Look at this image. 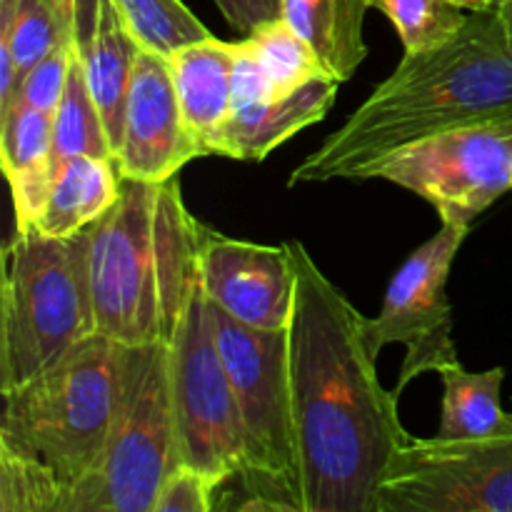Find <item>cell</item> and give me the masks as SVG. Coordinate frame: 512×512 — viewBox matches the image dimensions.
Here are the masks:
<instances>
[{
	"mask_svg": "<svg viewBox=\"0 0 512 512\" xmlns=\"http://www.w3.org/2000/svg\"><path fill=\"white\" fill-rule=\"evenodd\" d=\"M183 120L200 158L223 155V133L233 105L235 43L208 35L168 55Z\"/></svg>",
	"mask_w": 512,
	"mask_h": 512,
	"instance_id": "obj_15",
	"label": "cell"
},
{
	"mask_svg": "<svg viewBox=\"0 0 512 512\" xmlns=\"http://www.w3.org/2000/svg\"><path fill=\"white\" fill-rule=\"evenodd\" d=\"M73 155L115 158L108 130H105L100 110L90 93L88 80H85L78 48L73 50V60H70L65 93L60 98L58 110L53 113V163L58 165Z\"/></svg>",
	"mask_w": 512,
	"mask_h": 512,
	"instance_id": "obj_21",
	"label": "cell"
},
{
	"mask_svg": "<svg viewBox=\"0 0 512 512\" xmlns=\"http://www.w3.org/2000/svg\"><path fill=\"white\" fill-rule=\"evenodd\" d=\"M120 195L115 158L73 155L55 165L48 203L35 228L45 235L68 238L90 228Z\"/></svg>",
	"mask_w": 512,
	"mask_h": 512,
	"instance_id": "obj_18",
	"label": "cell"
},
{
	"mask_svg": "<svg viewBox=\"0 0 512 512\" xmlns=\"http://www.w3.org/2000/svg\"><path fill=\"white\" fill-rule=\"evenodd\" d=\"M245 40L280 93H293L310 80L330 75L308 40L300 38L283 18L258 25Z\"/></svg>",
	"mask_w": 512,
	"mask_h": 512,
	"instance_id": "obj_23",
	"label": "cell"
},
{
	"mask_svg": "<svg viewBox=\"0 0 512 512\" xmlns=\"http://www.w3.org/2000/svg\"><path fill=\"white\" fill-rule=\"evenodd\" d=\"M123 345L95 333L3 395L0 445L55 470L65 490L98 468L120 395Z\"/></svg>",
	"mask_w": 512,
	"mask_h": 512,
	"instance_id": "obj_5",
	"label": "cell"
},
{
	"mask_svg": "<svg viewBox=\"0 0 512 512\" xmlns=\"http://www.w3.org/2000/svg\"><path fill=\"white\" fill-rule=\"evenodd\" d=\"M203 223L178 175L163 183L120 175V195L90 225L98 333L120 345L170 343L200 283Z\"/></svg>",
	"mask_w": 512,
	"mask_h": 512,
	"instance_id": "obj_3",
	"label": "cell"
},
{
	"mask_svg": "<svg viewBox=\"0 0 512 512\" xmlns=\"http://www.w3.org/2000/svg\"><path fill=\"white\" fill-rule=\"evenodd\" d=\"M443 378V415L435 438L440 440H485L512 433V413H505L503 368L470 373L463 363L440 370Z\"/></svg>",
	"mask_w": 512,
	"mask_h": 512,
	"instance_id": "obj_20",
	"label": "cell"
},
{
	"mask_svg": "<svg viewBox=\"0 0 512 512\" xmlns=\"http://www.w3.org/2000/svg\"><path fill=\"white\" fill-rule=\"evenodd\" d=\"M65 485L50 465L0 445V512H60Z\"/></svg>",
	"mask_w": 512,
	"mask_h": 512,
	"instance_id": "obj_26",
	"label": "cell"
},
{
	"mask_svg": "<svg viewBox=\"0 0 512 512\" xmlns=\"http://www.w3.org/2000/svg\"><path fill=\"white\" fill-rule=\"evenodd\" d=\"M73 50L75 43H63L58 45L53 53L45 55L40 63H35L33 68L20 78L18 93H15L13 103L30 105V108H38L43 110V113L53 115L55 110H58L60 98H63L65 85H68Z\"/></svg>",
	"mask_w": 512,
	"mask_h": 512,
	"instance_id": "obj_27",
	"label": "cell"
},
{
	"mask_svg": "<svg viewBox=\"0 0 512 512\" xmlns=\"http://www.w3.org/2000/svg\"><path fill=\"white\" fill-rule=\"evenodd\" d=\"M228 25L250 35L258 25L280 18V0H213Z\"/></svg>",
	"mask_w": 512,
	"mask_h": 512,
	"instance_id": "obj_30",
	"label": "cell"
},
{
	"mask_svg": "<svg viewBox=\"0 0 512 512\" xmlns=\"http://www.w3.org/2000/svg\"><path fill=\"white\" fill-rule=\"evenodd\" d=\"M490 125H495V128L505 130V133L512 135V118H508V120H498V123H490Z\"/></svg>",
	"mask_w": 512,
	"mask_h": 512,
	"instance_id": "obj_33",
	"label": "cell"
},
{
	"mask_svg": "<svg viewBox=\"0 0 512 512\" xmlns=\"http://www.w3.org/2000/svg\"><path fill=\"white\" fill-rule=\"evenodd\" d=\"M140 50L143 45L130 33L123 15L110 0H105L93 35L78 53L83 60L88 88L98 105L105 130H108L113 155L118 153L120 138H123L125 105H128L130 80H133V68Z\"/></svg>",
	"mask_w": 512,
	"mask_h": 512,
	"instance_id": "obj_17",
	"label": "cell"
},
{
	"mask_svg": "<svg viewBox=\"0 0 512 512\" xmlns=\"http://www.w3.org/2000/svg\"><path fill=\"white\" fill-rule=\"evenodd\" d=\"M168 363L180 460L223 485L250 468V443L200 283L168 343Z\"/></svg>",
	"mask_w": 512,
	"mask_h": 512,
	"instance_id": "obj_7",
	"label": "cell"
},
{
	"mask_svg": "<svg viewBox=\"0 0 512 512\" xmlns=\"http://www.w3.org/2000/svg\"><path fill=\"white\" fill-rule=\"evenodd\" d=\"M368 0H280V18L308 40L338 83L353 78L368 55L363 38Z\"/></svg>",
	"mask_w": 512,
	"mask_h": 512,
	"instance_id": "obj_19",
	"label": "cell"
},
{
	"mask_svg": "<svg viewBox=\"0 0 512 512\" xmlns=\"http://www.w3.org/2000/svg\"><path fill=\"white\" fill-rule=\"evenodd\" d=\"M63 43L73 38L45 0H0V45L15 58L20 78Z\"/></svg>",
	"mask_w": 512,
	"mask_h": 512,
	"instance_id": "obj_22",
	"label": "cell"
},
{
	"mask_svg": "<svg viewBox=\"0 0 512 512\" xmlns=\"http://www.w3.org/2000/svg\"><path fill=\"white\" fill-rule=\"evenodd\" d=\"M0 160L10 183L15 228L38 223L53 183V115L13 103L0 110Z\"/></svg>",
	"mask_w": 512,
	"mask_h": 512,
	"instance_id": "obj_16",
	"label": "cell"
},
{
	"mask_svg": "<svg viewBox=\"0 0 512 512\" xmlns=\"http://www.w3.org/2000/svg\"><path fill=\"white\" fill-rule=\"evenodd\" d=\"M180 460L168 343L123 345L120 395L98 468L65 490L60 512H153Z\"/></svg>",
	"mask_w": 512,
	"mask_h": 512,
	"instance_id": "obj_6",
	"label": "cell"
},
{
	"mask_svg": "<svg viewBox=\"0 0 512 512\" xmlns=\"http://www.w3.org/2000/svg\"><path fill=\"white\" fill-rule=\"evenodd\" d=\"M200 285L230 318L260 330H288L295 303L293 250L290 243L225 238L203 225Z\"/></svg>",
	"mask_w": 512,
	"mask_h": 512,
	"instance_id": "obj_12",
	"label": "cell"
},
{
	"mask_svg": "<svg viewBox=\"0 0 512 512\" xmlns=\"http://www.w3.org/2000/svg\"><path fill=\"white\" fill-rule=\"evenodd\" d=\"M338 85V80L325 75L293 93H280L248 40L235 43L233 105L223 133V158L265 160L278 145L328 115Z\"/></svg>",
	"mask_w": 512,
	"mask_h": 512,
	"instance_id": "obj_13",
	"label": "cell"
},
{
	"mask_svg": "<svg viewBox=\"0 0 512 512\" xmlns=\"http://www.w3.org/2000/svg\"><path fill=\"white\" fill-rule=\"evenodd\" d=\"M213 323L215 340L248 433V470L273 475L300 495L290 403L288 330L253 328L230 318L218 305H213Z\"/></svg>",
	"mask_w": 512,
	"mask_h": 512,
	"instance_id": "obj_11",
	"label": "cell"
},
{
	"mask_svg": "<svg viewBox=\"0 0 512 512\" xmlns=\"http://www.w3.org/2000/svg\"><path fill=\"white\" fill-rule=\"evenodd\" d=\"M410 190L443 223L470 225L512 190V135L495 125L445 130L393 150L365 170Z\"/></svg>",
	"mask_w": 512,
	"mask_h": 512,
	"instance_id": "obj_8",
	"label": "cell"
},
{
	"mask_svg": "<svg viewBox=\"0 0 512 512\" xmlns=\"http://www.w3.org/2000/svg\"><path fill=\"white\" fill-rule=\"evenodd\" d=\"M498 15H500V20H503L505 33H508V40L512 45V0H508V3H503V5H498Z\"/></svg>",
	"mask_w": 512,
	"mask_h": 512,
	"instance_id": "obj_31",
	"label": "cell"
},
{
	"mask_svg": "<svg viewBox=\"0 0 512 512\" xmlns=\"http://www.w3.org/2000/svg\"><path fill=\"white\" fill-rule=\"evenodd\" d=\"M470 225L443 223V228L410 253L385 290L375 318L363 320V335L373 358L385 345L403 343L408 355L400 368L398 385L403 390L423 373H440L460 363L453 343V308L448 300V278Z\"/></svg>",
	"mask_w": 512,
	"mask_h": 512,
	"instance_id": "obj_9",
	"label": "cell"
},
{
	"mask_svg": "<svg viewBox=\"0 0 512 512\" xmlns=\"http://www.w3.org/2000/svg\"><path fill=\"white\" fill-rule=\"evenodd\" d=\"M380 512H512V433L410 438L385 475Z\"/></svg>",
	"mask_w": 512,
	"mask_h": 512,
	"instance_id": "obj_10",
	"label": "cell"
},
{
	"mask_svg": "<svg viewBox=\"0 0 512 512\" xmlns=\"http://www.w3.org/2000/svg\"><path fill=\"white\" fill-rule=\"evenodd\" d=\"M288 325L290 403L305 512H380V490L410 440L398 395L375 373L363 315L300 240Z\"/></svg>",
	"mask_w": 512,
	"mask_h": 512,
	"instance_id": "obj_1",
	"label": "cell"
},
{
	"mask_svg": "<svg viewBox=\"0 0 512 512\" xmlns=\"http://www.w3.org/2000/svg\"><path fill=\"white\" fill-rule=\"evenodd\" d=\"M98 333L90 228L68 238L15 228L3 250L0 393L28 383Z\"/></svg>",
	"mask_w": 512,
	"mask_h": 512,
	"instance_id": "obj_4",
	"label": "cell"
},
{
	"mask_svg": "<svg viewBox=\"0 0 512 512\" xmlns=\"http://www.w3.org/2000/svg\"><path fill=\"white\" fill-rule=\"evenodd\" d=\"M368 5L395 25L405 53H423L448 43L470 18L455 0H368Z\"/></svg>",
	"mask_w": 512,
	"mask_h": 512,
	"instance_id": "obj_25",
	"label": "cell"
},
{
	"mask_svg": "<svg viewBox=\"0 0 512 512\" xmlns=\"http://www.w3.org/2000/svg\"><path fill=\"white\" fill-rule=\"evenodd\" d=\"M200 158L183 120L168 55L143 48L133 68L115 165L123 178L163 183Z\"/></svg>",
	"mask_w": 512,
	"mask_h": 512,
	"instance_id": "obj_14",
	"label": "cell"
},
{
	"mask_svg": "<svg viewBox=\"0 0 512 512\" xmlns=\"http://www.w3.org/2000/svg\"><path fill=\"white\" fill-rule=\"evenodd\" d=\"M218 488L208 475L180 463L160 485L153 512H213Z\"/></svg>",
	"mask_w": 512,
	"mask_h": 512,
	"instance_id": "obj_28",
	"label": "cell"
},
{
	"mask_svg": "<svg viewBox=\"0 0 512 512\" xmlns=\"http://www.w3.org/2000/svg\"><path fill=\"white\" fill-rule=\"evenodd\" d=\"M458 5H463L468 13H475V10H490L495 8V0H455Z\"/></svg>",
	"mask_w": 512,
	"mask_h": 512,
	"instance_id": "obj_32",
	"label": "cell"
},
{
	"mask_svg": "<svg viewBox=\"0 0 512 512\" xmlns=\"http://www.w3.org/2000/svg\"><path fill=\"white\" fill-rule=\"evenodd\" d=\"M143 48L170 55L183 45L208 38L210 30L183 0H110Z\"/></svg>",
	"mask_w": 512,
	"mask_h": 512,
	"instance_id": "obj_24",
	"label": "cell"
},
{
	"mask_svg": "<svg viewBox=\"0 0 512 512\" xmlns=\"http://www.w3.org/2000/svg\"><path fill=\"white\" fill-rule=\"evenodd\" d=\"M512 118V45L498 8L475 10L448 43L405 53L395 73L290 173L288 185L363 180L393 150Z\"/></svg>",
	"mask_w": 512,
	"mask_h": 512,
	"instance_id": "obj_2",
	"label": "cell"
},
{
	"mask_svg": "<svg viewBox=\"0 0 512 512\" xmlns=\"http://www.w3.org/2000/svg\"><path fill=\"white\" fill-rule=\"evenodd\" d=\"M45 3L53 8V13L58 15L63 28L73 38L75 48L80 50L93 35L105 0H45Z\"/></svg>",
	"mask_w": 512,
	"mask_h": 512,
	"instance_id": "obj_29",
	"label": "cell"
}]
</instances>
